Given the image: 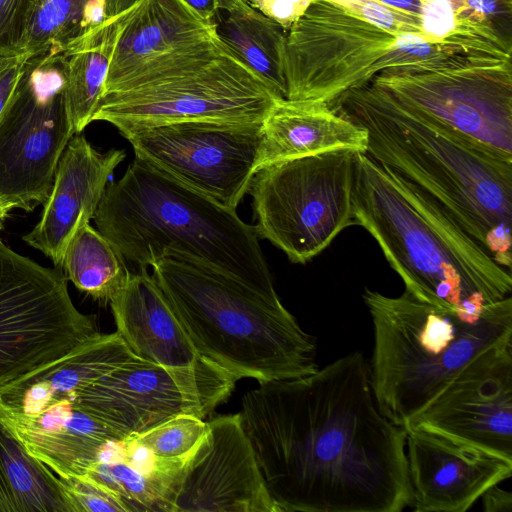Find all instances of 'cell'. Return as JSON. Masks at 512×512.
I'll return each instance as SVG.
<instances>
[{
	"label": "cell",
	"instance_id": "1",
	"mask_svg": "<svg viewBox=\"0 0 512 512\" xmlns=\"http://www.w3.org/2000/svg\"><path fill=\"white\" fill-rule=\"evenodd\" d=\"M281 512H400L412 502L406 430L383 415L361 352L259 383L238 412Z\"/></svg>",
	"mask_w": 512,
	"mask_h": 512
},
{
	"label": "cell",
	"instance_id": "2",
	"mask_svg": "<svg viewBox=\"0 0 512 512\" xmlns=\"http://www.w3.org/2000/svg\"><path fill=\"white\" fill-rule=\"evenodd\" d=\"M328 104L366 131V155L434 198L499 265L511 269V161L452 135L372 81Z\"/></svg>",
	"mask_w": 512,
	"mask_h": 512
},
{
	"label": "cell",
	"instance_id": "3",
	"mask_svg": "<svg viewBox=\"0 0 512 512\" xmlns=\"http://www.w3.org/2000/svg\"><path fill=\"white\" fill-rule=\"evenodd\" d=\"M352 201L357 225L418 300L474 320L510 296L509 269L434 198L363 153L357 155Z\"/></svg>",
	"mask_w": 512,
	"mask_h": 512
},
{
	"label": "cell",
	"instance_id": "4",
	"mask_svg": "<svg viewBox=\"0 0 512 512\" xmlns=\"http://www.w3.org/2000/svg\"><path fill=\"white\" fill-rule=\"evenodd\" d=\"M150 267L200 357L238 380L259 383L318 370L315 338L275 289L171 250Z\"/></svg>",
	"mask_w": 512,
	"mask_h": 512
},
{
	"label": "cell",
	"instance_id": "5",
	"mask_svg": "<svg viewBox=\"0 0 512 512\" xmlns=\"http://www.w3.org/2000/svg\"><path fill=\"white\" fill-rule=\"evenodd\" d=\"M93 220L125 261L139 268L171 250L275 289L253 225L138 157L108 183Z\"/></svg>",
	"mask_w": 512,
	"mask_h": 512
},
{
	"label": "cell",
	"instance_id": "6",
	"mask_svg": "<svg viewBox=\"0 0 512 512\" xmlns=\"http://www.w3.org/2000/svg\"><path fill=\"white\" fill-rule=\"evenodd\" d=\"M374 347L370 382L380 412L406 428L410 421L469 362L512 340V298L508 296L467 320L423 302L408 291L389 297L365 288Z\"/></svg>",
	"mask_w": 512,
	"mask_h": 512
},
{
	"label": "cell",
	"instance_id": "7",
	"mask_svg": "<svg viewBox=\"0 0 512 512\" xmlns=\"http://www.w3.org/2000/svg\"><path fill=\"white\" fill-rule=\"evenodd\" d=\"M476 58L422 35L391 33L316 0L287 31V99L330 103L382 72L445 68Z\"/></svg>",
	"mask_w": 512,
	"mask_h": 512
},
{
	"label": "cell",
	"instance_id": "8",
	"mask_svg": "<svg viewBox=\"0 0 512 512\" xmlns=\"http://www.w3.org/2000/svg\"><path fill=\"white\" fill-rule=\"evenodd\" d=\"M278 98L226 48L102 95L93 121L126 137L185 121L263 122Z\"/></svg>",
	"mask_w": 512,
	"mask_h": 512
},
{
	"label": "cell",
	"instance_id": "9",
	"mask_svg": "<svg viewBox=\"0 0 512 512\" xmlns=\"http://www.w3.org/2000/svg\"><path fill=\"white\" fill-rule=\"evenodd\" d=\"M359 153L350 150L282 161L254 173V229L289 261L305 264L336 236L357 225L353 187Z\"/></svg>",
	"mask_w": 512,
	"mask_h": 512
},
{
	"label": "cell",
	"instance_id": "10",
	"mask_svg": "<svg viewBox=\"0 0 512 512\" xmlns=\"http://www.w3.org/2000/svg\"><path fill=\"white\" fill-rule=\"evenodd\" d=\"M100 334L81 313L60 268L0 242V387L74 351Z\"/></svg>",
	"mask_w": 512,
	"mask_h": 512
},
{
	"label": "cell",
	"instance_id": "11",
	"mask_svg": "<svg viewBox=\"0 0 512 512\" xmlns=\"http://www.w3.org/2000/svg\"><path fill=\"white\" fill-rule=\"evenodd\" d=\"M74 134L63 52L31 56L0 119V196L27 212L44 205Z\"/></svg>",
	"mask_w": 512,
	"mask_h": 512
},
{
	"label": "cell",
	"instance_id": "12",
	"mask_svg": "<svg viewBox=\"0 0 512 512\" xmlns=\"http://www.w3.org/2000/svg\"><path fill=\"white\" fill-rule=\"evenodd\" d=\"M370 81L452 135L512 162V59L382 72Z\"/></svg>",
	"mask_w": 512,
	"mask_h": 512
},
{
	"label": "cell",
	"instance_id": "13",
	"mask_svg": "<svg viewBox=\"0 0 512 512\" xmlns=\"http://www.w3.org/2000/svg\"><path fill=\"white\" fill-rule=\"evenodd\" d=\"M237 381L202 357L188 367L136 358L81 390L71 403L124 441L179 415L205 419L230 397Z\"/></svg>",
	"mask_w": 512,
	"mask_h": 512
},
{
	"label": "cell",
	"instance_id": "14",
	"mask_svg": "<svg viewBox=\"0 0 512 512\" xmlns=\"http://www.w3.org/2000/svg\"><path fill=\"white\" fill-rule=\"evenodd\" d=\"M263 122H176L130 133L135 157L235 209L255 173Z\"/></svg>",
	"mask_w": 512,
	"mask_h": 512
},
{
	"label": "cell",
	"instance_id": "15",
	"mask_svg": "<svg viewBox=\"0 0 512 512\" xmlns=\"http://www.w3.org/2000/svg\"><path fill=\"white\" fill-rule=\"evenodd\" d=\"M512 463V340L475 357L410 421Z\"/></svg>",
	"mask_w": 512,
	"mask_h": 512
},
{
	"label": "cell",
	"instance_id": "16",
	"mask_svg": "<svg viewBox=\"0 0 512 512\" xmlns=\"http://www.w3.org/2000/svg\"><path fill=\"white\" fill-rule=\"evenodd\" d=\"M224 49L214 26L182 0H140L117 35L103 94Z\"/></svg>",
	"mask_w": 512,
	"mask_h": 512
},
{
	"label": "cell",
	"instance_id": "17",
	"mask_svg": "<svg viewBox=\"0 0 512 512\" xmlns=\"http://www.w3.org/2000/svg\"><path fill=\"white\" fill-rule=\"evenodd\" d=\"M207 422L209 445L183 480L176 512H281L239 413Z\"/></svg>",
	"mask_w": 512,
	"mask_h": 512
},
{
	"label": "cell",
	"instance_id": "18",
	"mask_svg": "<svg viewBox=\"0 0 512 512\" xmlns=\"http://www.w3.org/2000/svg\"><path fill=\"white\" fill-rule=\"evenodd\" d=\"M406 454L417 512H464L512 475V463L417 429L406 430Z\"/></svg>",
	"mask_w": 512,
	"mask_h": 512
},
{
	"label": "cell",
	"instance_id": "19",
	"mask_svg": "<svg viewBox=\"0 0 512 512\" xmlns=\"http://www.w3.org/2000/svg\"><path fill=\"white\" fill-rule=\"evenodd\" d=\"M125 157L122 149L100 152L84 135L74 134L58 162L42 216L23 241L61 269L68 243L93 219L111 175Z\"/></svg>",
	"mask_w": 512,
	"mask_h": 512
},
{
	"label": "cell",
	"instance_id": "20",
	"mask_svg": "<svg viewBox=\"0 0 512 512\" xmlns=\"http://www.w3.org/2000/svg\"><path fill=\"white\" fill-rule=\"evenodd\" d=\"M0 420L31 456L61 477L84 475L109 443L122 441L68 401L36 414L0 406Z\"/></svg>",
	"mask_w": 512,
	"mask_h": 512
},
{
	"label": "cell",
	"instance_id": "21",
	"mask_svg": "<svg viewBox=\"0 0 512 512\" xmlns=\"http://www.w3.org/2000/svg\"><path fill=\"white\" fill-rule=\"evenodd\" d=\"M109 304L116 331L139 358L169 367L192 366L200 358L147 268L131 272Z\"/></svg>",
	"mask_w": 512,
	"mask_h": 512
},
{
	"label": "cell",
	"instance_id": "22",
	"mask_svg": "<svg viewBox=\"0 0 512 512\" xmlns=\"http://www.w3.org/2000/svg\"><path fill=\"white\" fill-rule=\"evenodd\" d=\"M366 131L314 100L278 99L263 121L255 172L278 162L332 151L366 153Z\"/></svg>",
	"mask_w": 512,
	"mask_h": 512
},
{
	"label": "cell",
	"instance_id": "23",
	"mask_svg": "<svg viewBox=\"0 0 512 512\" xmlns=\"http://www.w3.org/2000/svg\"><path fill=\"white\" fill-rule=\"evenodd\" d=\"M136 356L120 334L100 333L74 351L0 387V406L36 414L79 392Z\"/></svg>",
	"mask_w": 512,
	"mask_h": 512
},
{
	"label": "cell",
	"instance_id": "24",
	"mask_svg": "<svg viewBox=\"0 0 512 512\" xmlns=\"http://www.w3.org/2000/svg\"><path fill=\"white\" fill-rule=\"evenodd\" d=\"M212 24L226 48L249 67L278 99H287V31L248 0H224Z\"/></svg>",
	"mask_w": 512,
	"mask_h": 512
},
{
	"label": "cell",
	"instance_id": "25",
	"mask_svg": "<svg viewBox=\"0 0 512 512\" xmlns=\"http://www.w3.org/2000/svg\"><path fill=\"white\" fill-rule=\"evenodd\" d=\"M421 33L429 41L480 58L512 59L489 18L484 0H421Z\"/></svg>",
	"mask_w": 512,
	"mask_h": 512
},
{
	"label": "cell",
	"instance_id": "26",
	"mask_svg": "<svg viewBox=\"0 0 512 512\" xmlns=\"http://www.w3.org/2000/svg\"><path fill=\"white\" fill-rule=\"evenodd\" d=\"M132 7L62 51L66 60V100L75 134L92 122L103 95L117 35Z\"/></svg>",
	"mask_w": 512,
	"mask_h": 512
},
{
	"label": "cell",
	"instance_id": "27",
	"mask_svg": "<svg viewBox=\"0 0 512 512\" xmlns=\"http://www.w3.org/2000/svg\"><path fill=\"white\" fill-rule=\"evenodd\" d=\"M0 512H69L58 476L0 420Z\"/></svg>",
	"mask_w": 512,
	"mask_h": 512
},
{
	"label": "cell",
	"instance_id": "28",
	"mask_svg": "<svg viewBox=\"0 0 512 512\" xmlns=\"http://www.w3.org/2000/svg\"><path fill=\"white\" fill-rule=\"evenodd\" d=\"M191 468L140 470L122 455V441L111 442L84 475L104 484L129 512H176L183 480Z\"/></svg>",
	"mask_w": 512,
	"mask_h": 512
},
{
	"label": "cell",
	"instance_id": "29",
	"mask_svg": "<svg viewBox=\"0 0 512 512\" xmlns=\"http://www.w3.org/2000/svg\"><path fill=\"white\" fill-rule=\"evenodd\" d=\"M61 269L78 290L104 305L131 274L125 259L90 223L83 224L68 243Z\"/></svg>",
	"mask_w": 512,
	"mask_h": 512
},
{
	"label": "cell",
	"instance_id": "30",
	"mask_svg": "<svg viewBox=\"0 0 512 512\" xmlns=\"http://www.w3.org/2000/svg\"><path fill=\"white\" fill-rule=\"evenodd\" d=\"M109 0H39L21 51L59 53L108 20Z\"/></svg>",
	"mask_w": 512,
	"mask_h": 512
},
{
	"label": "cell",
	"instance_id": "31",
	"mask_svg": "<svg viewBox=\"0 0 512 512\" xmlns=\"http://www.w3.org/2000/svg\"><path fill=\"white\" fill-rule=\"evenodd\" d=\"M207 421L194 415H179L154 428L127 438L162 463L194 461L209 444Z\"/></svg>",
	"mask_w": 512,
	"mask_h": 512
},
{
	"label": "cell",
	"instance_id": "32",
	"mask_svg": "<svg viewBox=\"0 0 512 512\" xmlns=\"http://www.w3.org/2000/svg\"><path fill=\"white\" fill-rule=\"evenodd\" d=\"M69 512H129L121 498L88 475L58 476Z\"/></svg>",
	"mask_w": 512,
	"mask_h": 512
},
{
	"label": "cell",
	"instance_id": "33",
	"mask_svg": "<svg viewBox=\"0 0 512 512\" xmlns=\"http://www.w3.org/2000/svg\"><path fill=\"white\" fill-rule=\"evenodd\" d=\"M328 1L339 5L352 15L391 33L422 35L418 18L387 7L377 0Z\"/></svg>",
	"mask_w": 512,
	"mask_h": 512
},
{
	"label": "cell",
	"instance_id": "34",
	"mask_svg": "<svg viewBox=\"0 0 512 512\" xmlns=\"http://www.w3.org/2000/svg\"><path fill=\"white\" fill-rule=\"evenodd\" d=\"M39 0H0V53L21 51Z\"/></svg>",
	"mask_w": 512,
	"mask_h": 512
},
{
	"label": "cell",
	"instance_id": "35",
	"mask_svg": "<svg viewBox=\"0 0 512 512\" xmlns=\"http://www.w3.org/2000/svg\"><path fill=\"white\" fill-rule=\"evenodd\" d=\"M31 55L24 51L0 53V119L4 114Z\"/></svg>",
	"mask_w": 512,
	"mask_h": 512
},
{
	"label": "cell",
	"instance_id": "36",
	"mask_svg": "<svg viewBox=\"0 0 512 512\" xmlns=\"http://www.w3.org/2000/svg\"><path fill=\"white\" fill-rule=\"evenodd\" d=\"M264 15L281 25L286 31L316 0H248Z\"/></svg>",
	"mask_w": 512,
	"mask_h": 512
},
{
	"label": "cell",
	"instance_id": "37",
	"mask_svg": "<svg viewBox=\"0 0 512 512\" xmlns=\"http://www.w3.org/2000/svg\"><path fill=\"white\" fill-rule=\"evenodd\" d=\"M483 509L486 512H511L512 494L494 485L487 489L482 496Z\"/></svg>",
	"mask_w": 512,
	"mask_h": 512
},
{
	"label": "cell",
	"instance_id": "38",
	"mask_svg": "<svg viewBox=\"0 0 512 512\" xmlns=\"http://www.w3.org/2000/svg\"><path fill=\"white\" fill-rule=\"evenodd\" d=\"M187 4L200 18L207 23L212 24L213 20L222 7L224 0H182ZM213 25V24H212Z\"/></svg>",
	"mask_w": 512,
	"mask_h": 512
},
{
	"label": "cell",
	"instance_id": "39",
	"mask_svg": "<svg viewBox=\"0 0 512 512\" xmlns=\"http://www.w3.org/2000/svg\"><path fill=\"white\" fill-rule=\"evenodd\" d=\"M383 5L419 19L421 0H377Z\"/></svg>",
	"mask_w": 512,
	"mask_h": 512
},
{
	"label": "cell",
	"instance_id": "40",
	"mask_svg": "<svg viewBox=\"0 0 512 512\" xmlns=\"http://www.w3.org/2000/svg\"><path fill=\"white\" fill-rule=\"evenodd\" d=\"M139 1L140 0H109L108 18L114 17L128 10Z\"/></svg>",
	"mask_w": 512,
	"mask_h": 512
},
{
	"label": "cell",
	"instance_id": "41",
	"mask_svg": "<svg viewBox=\"0 0 512 512\" xmlns=\"http://www.w3.org/2000/svg\"><path fill=\"white\" fill-rule=\"evenodd\" d=\"M17 208L16 204L2 196H0V231L3 228L5 219L8 217L11 210ZM0 242L1 238H0Z\"/></svg>",
	"mask_w": 512,
	"mask_h": 512
}]
</instances>
